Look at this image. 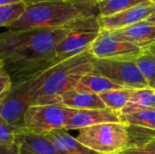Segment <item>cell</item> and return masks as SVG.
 I'll list each match as a JSON object with an SVG mask.
<instances>
[{
  "mask_svg": "<svg viewBox=\"0 0 155 154\" xmlns=\"http://www.w3.org/2000/svg\"><path fill=\"white\" fill-rule=\"evenodd\" d=\"M18 154H57L54 144L42 134L25 129L15 132Z\"/></svg>",
  "mask_w": 155,
  "mask_h": 154,
  "instance_id": "7c38bea8",
  "label": "cell"
},
{
  "mask_svg": "<svg viewBox=\"0 0 155 154\" xmlns=\"http://www.w3.org/2000/svg\"><path fill=\"white\" fill-rule=\"evenodd\" d=\"M0 144H15V131L0 117Z\"/></svg>",
  "mask_w": 155,
  "mask_h": 154,
  "instance_id": "cb8c5ba5",
  "label": "cell"
},
{
  "mask_svg": "<svg viewBox=\"0 0 155 154\" xmlns=\"http://www.w3.org/2000/svg\"><path fill=\"white\" fill-rule=\"evenodd\" d=\"M70 27L72 28L70 33L55 48L54 63L65 60L89 50L102 30L98 15L82 18Z\"/></svg>",
  "mask_w": 155,
  "mask_h": 154,
  "instance_id": "5b68a950",
  "label": "cell"
},
{
  "mask_svg": "<svg viewBox=\"0 0 155 154\" xmlns=\"http://www.w3.org/2000/svg\"><path fill=\"white\" fill-rule=\"evenodd\" d=\"M149 49H151L152 51H153V52H155V44H153V45L152 47H150Z\"/></svg>",
  "mask_w": 155,
  "mask_h": 154,
  "instance_id": "1f68e13d",
  "label": "cell"
},
{
  "mask_svg": "<svg viewBox=\"0 0 155 154\" xmlns=\"http://www.w3.org/2000/svg\"><path fill=\"white\" fill-rule=\"evenodd\" d=\"M94 74L104 76L123 88L138 90L148 84L140 72L135 60H94Z\"/></svg>",
  "mask_w": 155,
  "mask_h": 154,
  "instance_id": "8992f818",
  "label": "cell"
},
{
  "mask_svg": "<svg viewBox=\"0 0 155 154\" xmlns=\"http://www.w3.org/2000/svg\"><path fill=\"white\" fill-rule=\"evenodd\" d=\"M77 141L100 154H117L130 143L128 127L123 123H100L79 130Z\"/></svg>",
  "mask_w": 155,
  "mask_h": 154,
  "instance_id": "277c9868",
  "label": "cell"
},
{
  "mask_svg": "<svg viewBox=\"0 0 155 154\" xmlns=\"http://www.w3.org/2000/svg\"><path fill=\"white\" fill-rule=\"evenodd\" d=\"M154 12L155 5L148 2L112 15L98 16V20L102 29L114 32L145 21Z\"/></svg>",
  "mask_w": 155,
  "mask_h": 154,
  "instance_id": "30bf717a",
  "label": "cell"
},
{
  "mask_svg": "<svg viewBox=\"0 0 155 154\" xmlns=\"http://www.w3.org/2000/svg\"><path fill=\"white\" fill-rule=\"evenodd\" d=\"M148 2V0H103L97 4L98 16L112 15Z\"/></svg>",
  "mask_w": 155,
  "mask_h": 154,
  "instance_id": "7402d4cb",
  "label": "cell"
},
{
  "mask_svg": "<svg viewBox=\"0 0 155 154\" xmlns=\"http://www.w3.org/2000/svg\"><path fill=\"white\" fill-rule=\"evenodd\" d=\"M145 21H146L147 23H150V24L155 25V12L150 16V17H148Z\"/></svg>",
  "mask_w": 155,
  "mask_h": 154,
  "instance_id": "f1b7e54d",
  "label": "cell"
},
{
  "mask_svg": "<svg viewBox=\"0 0 155 154\" xmlns=\"http://www.w3.org/2000/svg\"><path fill=\"white\" fill-rule=\"evenodd\" d=\"M32 77L14 81L10 92L0 103V117L15 132L24 129L25 115L30 106Z\"/></svg>",
  "mask_w": 155,
  "mask_h": 154,
  "instance_id": "ba28073f",
  "label": "cell"
},
{
  "mask_svg": "<svg viewBox=\"0 0 155 154\" xmlns=\"http://www.w3.org/2000/svg\"><path fill=\"white\" fill-rule=\"evenodd\" d=\"M114 32L124 40L132 43L143 50L149 49L155 44V25L146 21Z\"/></svg>",
  "mask_w": 155,
  "mask_h": 154,
  "instance_id": "4fadbf2b",
  "label": "cell"
},
{
  "mask_svg": "<svg viewBox=\"0 0 155 154\" xmlns=\"http://www.w3.org/2000/svg\"><path fill=\"white\" fill-rule=\"evenodd\" d=\"M94 60L89 49L35 74L30 84V105L57 104L61 95L74 90L84 74L93 73Z\"/></svg>",
  "mask_w": 155,
  "mask_h": 154,
  "instance_id": "7a4b0ae2",
  "label": "cell"
},
{
  "mask_svg": "<svg viewBox=\"0 0 155 154\" xmlns=\"http://www.w3.org/2000/svg\"><path fill=\"white\" fill-rule=\"evenodd\" d=\"M107 123H122L121 114L109 109H73L64 129L66 131L80 130L82 128Z\"/></svg>",
  "mask_w": 155,
  "mask_h": 154,
  "instance_id": "8fae6325",
  "label": "cell"
},
{
  "mask_svg": "<svg viewBox=\"0 0 155 154\" xmlns=\"http://www.w3.org/2000/svg\"><path fill=\"white\" fill-rule=\"evenodd\" d=\"M98 15L97 5L70 0H45L26 5L22 15L8 29L70 27L78 20Z\"/></svg>",
  "mask_w": 155,
  "mask_h": 154,
  "instance_id": "3957f363",
  "label": "cell"
},
{
  "mask_svg": "<svg viewBox=\"0 0 155 154\" xmlns=\"http://www.w3.org/2000/svg\"><path fill=\"white\" fill-rule=\"evenodd\" d=\"M121 121L128 127L155 131V108L121 115Z\"/></svg>",
  "mask_w": 155,
  "mask_h": 154,
  "instance_id": "ffe728a7",
  "label": "cell"
},
{
  "mask_svg": "<svg viewBox=\"0 0 155 154\" xmlns=\"http://www.w3.org/2000/svg\"><path fill=\"white\" fill-rule=\"evenodd\" d=\"M71 27L8 29L0 33L3 71L16 81L34 75L54 62L55 48Z\"/></svg>",
  "mask_w": 155,
  "mask_h": 154,
  "instance_id": "6da1fadb",
  "label": "cell"
},
{
  "mask_svg": "<svg viewBox=\"0 0 155 154\" xmlns=\"http://www.w3.org/2000/svg\"><path fill=\"white\" fill-rule=\"evenodd\" d=\"M26 4L20 2L0 6V27H9L25 10Z\"/></svg>",
  "mask_w": 155,
  "mask_h": 154,
  "instance_id": "603a6c76",
  "label": "cell"
},
{
  "mask_svg": "<svg viewBox=\"0 0 155 154\" xmlns=\"http://www.w3.org/2000/svg\"><path fill=\"white\" fill-rule=\"evenodd\" d=\"M122 88H123L122 86L117 85L116 84H114V82H112L111 80H109L104 76L94 73H89L84 74L79 80L74 90L77 92L100 94L107 91L122 89Z\"/></svg>",
  "mask_w": 155,
  "mask_h": 154,
  "instance_id": "2e32d148",
  "label": "cell"
},
{
  "mask_svg": "<svg viewBox=\"0 0 155 154\" xmlns=\"http://www.w3.org/2000/svg\"><path fill=\"white\" fill-rule=\"evenodd\" d=\"M94 58L109 60H135L143 49L124 40L114 32L102 29L90 46Z\"/></svg>",
  "mask_w": 155,
  "mask_h": 154,
  "instance_id": "9c48e42d",
  "label": "cell"
},
{
  "mask_svg": "<svg viewBox=\"0 0 155 154\" xmlns=\"http://www.w3.org/2000/svg\"><path fill=\"white\" fill-rule=\"evenodd\" d=\"M155 108V91L147 87L135 90L120 114H129L146 109Z\"/></svg>",
  "mask_w": 155,
  "mask_h": 154,
  "instance_id": "ac0fdd59",
  "label": "cell"
},
{
  "mask_svg": "<svg viewBox=\"0 0 155 154\" xmlns=\"http://www.w3.org/2000/svg\"><path fill=\"white\" fill-rule=\"evenodd\" d=\"M135 63L147 82L148 87L155 91V52L151 49L143 50L135 59Z\"/></svg>",
  "mask_w": 155,
  "mask_h": 154,
  "instance_id": "44dd1931",
  "label": "cell"
},
{
  "mask_svg": "<svg viewBox=\"0 0 155 154\" xmlns=\"http://www.w3.org/2000/svg\"><path fill=\"white\" fill-rule=\"evenodd\" d=\"M57 104L76 110L107 109L98 94L91 93L69 91L60 96Z\"/></svg>",
  "mask_w": 155,
  "mask_h": 154,
  "instance_id": "9a60e30c",
  "label": "cell"
},
{
  "mask_svg": "<svg viewBox=\"0 0 155 154\" xmlns=\"http://www.w3.org/2000/svg\"><path fill=\"white\" fill-rule=\"evenodd\" d=\"M138 129L142 133H135L134 137L130 136L129 145L117 154H155V131Z\"/></svg>",
  "mask_w": 155,
  "mask_h": 154,
  "instance_id": "e0dca14e",
  "label": "cell"
},
{
  "mask_svg": "<svg viewBox=\"0 0 155 154\" xmlns=\"http://www.w3.org/2000/svg\"><path fill=\"white\" fill-rule=\"evenodd\" d=\"M0 154H18L16 144H0Z\"/></svg>",
  "mask_w": 155,
  "mask_h": 154,
  "instance_id": "484cf974",
  "label": "cell"
},
{
  "mask_svg": "<svg viewBox=\"0 0 155 154\" xmlns=\"http://www.w3.org/2000/svg\"><path fill=\"white\" fill-rule=\"evenodd\" d=\"M134 91L133 89L122 88L107 91L98 95L107 109L120 113L131 99Z\"/></svg>",
  "mask_w": 155,
  "mask_h": 154,
  "instance_id": "d6986e66",
  "label": "cell"
},
{
  "mask_svg": "<svg viewBox=\"0 0 155 154\" xmlns=\"http://www.w3.org/2000/svg\"><path fill=\"white\" fill-rule=\"evenodd\" d=\"M20 2H23V0H0V6L7 5H11V4H16V3H20Z\"/></svg>",
  "mask_w": 155,
  "mask_h": 154,
  "instance_id": "4316f807",
  "label": "cell"
},
{
  "mask_svg": "<svg viewBox=\"0 0 155 154\" xmlns=\"http://www.w3.org/2000/svg\"><path fill=\"white\" fill-rule=\"evenodd\" d=\"M40 1H45V0H23V2H25L26 5H30V4H34V3H37Z\"/></svg>",
  "mask_w": 155,
  "mask_h": 154,
  "instance_id": "f546056e",
  "label": "cell"
},
{
  "mask_svg": "<svg viewBox=\"0 0 155 154\" xmlns=\"http://www.w3.org/2000/svg\"><path fill=\"white\" fill-rule=\"evenodd\" d=\"M72 111L60 104L30 105L25 115L24 129L42 135L64 129Z\"/></svg>",
  "mask_w": 155,
  "mask_h": 154,
  "instance_id": "52a82bcc",
  "label": "cell"
},
{
  "mask_svg": "<svg viewBox=\"0 0 155 154\" xmlns=\"http://www.w3.org/2000/svg\"><path fill=\"white\" fill-rule=\"evenodd\" d=\"M148 1H149V2H151L152 4H154L155 5V0H148Z\"/></svg>",
  "mask_w": 155,
  "mask_h": 154,
  "instance_id": "d6a6232c",
  "label": "cell"
},
{
  "mask_svg": "<svg viewBox=\"0 0 155 154\" xmlns=\"http://www.w3.org/2000/svg\"><path fill=\"white\" fill-rule=\"evenodd\" d=\"M70 1L78 2V3H85V4H94V5H97L99 2H101L103 0H70Z\"/></svg>",
  "mask_w": 155,
  "mask_h": 154,
  "instance_id": "83f0119b",
  "label": "cell"
},
{
  "mask_svg": "<svg viewBox=\"0 0 155 154\" xmlns=\"http://www.w3.org/2000/svg\"><path fill=\"white\" fill-rule=\"evenodd\" d=\"M13 85V81L11 77L2 71L0 73V103L8 94Z\"/></svg>",
  "mask_w": 155,
  "mask_h": 154,
  "instance_id": "d4e9b609",
  "label": "cell"
},
{
  "mask_svg": "<svg viewBox=\"0 0 155 154\" xmlns=\"http://www.w3.org/2000/svg\"><path fill=\"white\" fill-rule=\"evenodd\" d=\"M44 135L54 144L57 154H100L83 145L65 129L54 130Z\"/></svg>",
  "mask_w": 155,
  "mask_h": 154,
  "instance_id": "5bb4252c",
  "label": "cell"
},
{
  "mask_svg": "<svg viewBox=\"0 0 155 154\" xmlns=\"http://www.w3.org/2000/svg\"><path fill=\"white\" fill-rule=\"evenodd\" d=\"M3 71V62H2V60L0 59V73Z\"/></svg>",
  "mask_w": 155,
  "mask_h": 154,
  "instance_id": "4dcf8cb0",
  "label": "cell"
}]
</instances>
